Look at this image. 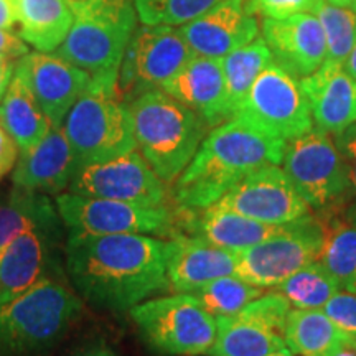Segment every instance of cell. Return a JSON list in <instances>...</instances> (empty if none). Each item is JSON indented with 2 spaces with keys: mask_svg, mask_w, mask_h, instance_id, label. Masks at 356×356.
I'll return each mask as SVG.
<instances>
[{
  "mask_svg": "<svg viewBox=\"0 0 356 356\" xmlns=\"http://www.w3.org/2000/svg\"><path fill=\"white\" fill-rule=\"evenodd\" d=\"M65 270L83 300L108 312H127L170 287L165 243L150 234L70 229Z\"/></svg>",
  "mask_w": 356,
  "mask_h": 356,
  "instance_id": "1",
  "label": "cell"
},
{
  "mask_svg": "<svg viewBox=\"0 0 356 356\" xmlns=\"http://www.w3.org/2000/svg\"><path fill=\"white\" fill-rule=\"evenodd\" d=\"M284 149L286 140L231 118L207 134L195 157L173 181L172 202L181 210H204L248 173L264 165H279Z\"/></svg>",
  "mask_w": 356,
  "mask_h": 356,
  "instance_id": "2",
  "label": "cell"
},
{
  "mask_svg": "<svg viewBox=\"0 0 356 356\" xmlns=\"http://www.w3.org/2000/svg\"><path fill=\"white\" fill-rule=\"evenodd\" d=\"M127 108L139 152L160 180L173 184L211 127L163 89L142 92L127 102Z\"/></svg>",
  "mask_w": 356,
  "mask_h": 356,
  "instance_id": "3",
  "label": "cell"
},
{
  "mask_svg": "<svg viewBox=\"0 0 356 356\" xmlns=\"http://www.w3.org/2000/svg\"><path fill=\"white\" fill-rule=\"evenodd\" d=\"M65 277H47L0 305V356H42L63 340L81 312Z\"/></svg>",
  "mask_w": 356,
  "mask_h": 356,
  "instance_id": "4",
  "label": "cell"
},
{
  "mask_svg": "<svg viewBox=\"0 0 356 356\" xmlns=\"http://www.w3.org/2000/svg\"><path fill=\"white\" fill-rule=\"evenodd\" d=\"M119 73L91 76L66 115L63 129L79 167L111 160L137 149L132 118L118 88Z\"/></svg>",
  "mask_w": 356,
  "mask_h": 356,
  "instance_id": "5",
  "label": "cell"
},
{
  "mask_svg": "<svg viewBox=\"0 0 356 356\" xmlns=\"http://www.w3.org/2000/svg\"><path fill=\"white\" fill-rule=\"evenodd\" d=\"M73 24L56 55L96 74L119 73L137 29L132 0H70Z\"/></svg>",
  "mask_w": 356,
  "mask_h": 356,
  "instance_id": "6",
  "label": "cell"
},
{
  "mask_svg": "<svg viewBox=\"0 0 356 356\" xmlns=\"http://www.w3.org/2000/svg\"><path fill=\"white\" fill-rule=\"evenodd\" d=\"M282 168L312 211L335 216L353 207L348 173L330 134L314 127L286 142Z\"/></svg>",
  "mask_w": 356,
  "mask_h": 356,
  "instance_id": "7",
  "label": "cell"
},
{
  "mask_svg": "<svg viewBox=\"0 0 356 356\" xmlns=\"http://www.w3.org/2000/svg\"><path fill=\"white\" fill-rule=\"evenodd\" d=\"M129 312L140 337L157 353L202 356L215 343L216 318L193 293L144 300Z\"/></svg>",
  "mask_w": 356,
  "mask_h": 356,
  "instance_id": "8",
  "label": "cell"
},
{
  "mask_svg": "<svg viewBox=\"0 0 356 356\" xmlns=\"http://www.w3.org/2000/svg\"><path fill=\"white\" fill-rule=\"evenodd\" d=\"M328 231V222L312 213L289 222L279 234L239 252L236 275L261 289L277 287L289 275L320 259Z\"/></svg>",
  "mask_w": 356,
  "mask_h": 356,
  "instance_id": "9",
  "label": "cell"
},
{
  "mask_svg": "<svg viewBox=\"0 0 356 356\" xmlns=\"http://www.w3.org/2000/svg\"><path fill=\"white\" fill-rule=\"evenodd\" d=\"M233 118L286 142L314 129L300 81L274 61L261 71Z\"/></svg>",
  "mask_w": 356,
  "mask_h": 356,
  "instance_id": "10",
  "label": "cell"
},
{
  "mask_svg": "<svg viewBox=\"0 0 356 356\" xmlns=\"http://www.w3.org/2000/svg\"><path fill=\"white\" fill-rule=\"evenodd\" d=\"M55 204L68 229L92 234H175V210L168 204L144 207L71 191L56 195Z\"/></svg>",
  "mask_w": 356,
  "mask_h": 356,
  "instance_id": "11",
  "label": "cell"
},
{
  "mask_svg": "<svg viewBox=\"0 0 356 356\" xmlns=\"http://www.w3.org/2000/svg\"><path fill=\"white\" fill-rule=\"evenodd\" d=\"M193 56L178 26H137L119 68V95L127 102L160 89Z\"/></svg>",
  "mask_w": 356,
  "mask_h": 356,
  "instance_id": "12",
  "label": "cell"
},
{
  "mask_svg": "<svg viewBox=\"0 0 356 356\" xmlns=\"http://www.w3.org/2000/svg\"><path fill=\"white\" fill-rule=\"evenodd\" d=\"M68 190L84 197L118 200L144 207L168 204L167 184L160 180L137 149L104 162L78 167Z\"/></svg>",
  "mask_w": 356,
  "mask_h": 356,
  "instance_id": "13",
  "label": "cell"
},
{
  "mask_svg": "<svg viewBox=\"0 0 356 356\" xmlns=\"http://www.w3.org/2000/svg\"><path fill=\"white\" fill-rule=\"evenodd\" d=\"M251 220L284 226L312 213V208L279 165L256 168L215 203Z\"/></svg>",
  "mask_w": 356,
  "mask_h": 356,
  "instance_id": "14",
  "label": "cell"
},
{
  "mask_svg": "<svg viewBox=\"0 0 356 356\" xmlns=\"http://www.w3.org/2000/svg\"><path fill=\"white\" fill-rule=\"evenodd\" d=\"M65 234L25 231L0 251V305L47 277H65Z\"/></svg>",
  "mask_w": 356,
  "mask_h": 356,
  "instance_id": "15",
  "label": "cell"
},
{
  "mask_svg": "<svg viewBox=\"0 0 356 356\" xmlns=\"http://www.w3.org/2000/svg\"><path fill=\"white\" fill-rule=\"evenodd\" d=\"M17 70L32 88L51 127L63 126L66 115L91 81V74L56 53L30 51L17 60Z\"/></svg>",
  "mask_w": 356,
  "mask_h": 356,
  "instance_id": "16",
  "label": "cell"
},
{
  "mask_svg": "<svg viewBox=\"0 0 356 356\" xmlns=\"http://www.w3.org/2000/svg\"><path fill=\"white\" fill-rule=\"evenodd\" d=\"M261 38L274 63L299 81L314 74L327 58L322 25L314 13H299L282 20L264 19Z\"/></svg>",
  "mask_w": 356,
  "mask_h": 356,
  "instance_id": "17",
  "label": "cell"
},
{
  "mask_svg": "<svg viewBox=\"0 0 356 356\" xmlns=\"http://www.w3.org/2000/svg\"><path fill=\"white\" fill-rule=\"evenodd\" d=\"M178 29L193 55L220 60L254 42L261 33L259 22L249 12L246 0H225Z\"/></svg>",
  "mask_w": 356,
  "mask_h": 356,
  "instance_id": "18",
  "label": "cell"
},
{
  "mask_svg": "<svg viewBox=\"0 0 356 356\" xmlns=\"http://www.w3.org/2000/svg\"><path fill=\"white\" fill-rule=\"evenodd\" d=\"M165 251L168 284L178 293H191L211 280L236 275L238 254L197 236H172Z\"/></svg>",
  "mask_w": 356,
  "mask_h": 356,
  "instance_id": "19",
  "label": "cell"
},
{
  "mask_svg": "<svg viewBox=\"0 0 356 356\" xmlns=\"http://www.w3.org/2000/svg\"><path fill=\"white\" fill-rule=\"evenodd\" d=\"M167 95L193 109L210 127L229 121L225 71L220 58L193 55L162 88Z\"/></svg>",
  "mask_w": 356,
  "mask_h": 356,
  "instance_id": "20",
  "label": "cell"
},
{
  "mask_svg": "<svg viewBox=\"0 0 356 356\" xmlns=\"http://www.w3.org/2000/svg\"><path fill=\"white\" fill-rule=\"evenodd\" d=\"M78 167L63 126L51 127L37 145L20 152L12 181L43 195H60L70 186Z\"/></svg>",
  "mask_w": 356,
  "mask_h": 356,
  "instance_id": "21",
  "label": "cell"
},
{
  "mask_svg": "<svg viewBox=\"0 0 356 356\" xmlns=\"http://www.w3.org/2000/svg\"><path fill=\"white\" fill-rule=\"evenodd\" d=\"M309 101L314 127L335 136L356 124V79L341 65L323 63L300 79Z\"/></svg>",
  "mask_w": 356,
  "mask_h": 356,
  "instance_id": "22",
  "label": "cell"
},
{
  "mask_svg": "<svg viewBox=\"0 0 356 356\" xmlns=\"http://www.w3.org/2000/svg\"><path fill=\"white\" fill-rule=\"evenodd\" d=\"M65 222L47 195L13 185L0 198V251L25 231L40 229L65 234Z\"/></svg>",
  "mask_w": 356,
  "mask_h": 356,
  "instance_id": "23",
  "label": "cell"
},
{
  "mask_svg": "<svg viewBox=\"0 0 356 356\" xmlns=\"http://www.w3.org/2000/svg\"><path fill=\"white\" fill-rule=\"evenodd\" d=\"M0 126L15 140L20 152L37 145L51 129L32 88L17 70V65L12 81L0 101Z\"/></svg>",
  "mask_w": 356,
  "mask_h": 356,
  "instance_id": "24",
  "label": "cell"
},
{
  "mask_svg": "<svg viewBox=\"0 0 356 356\" xmlns=\"http://www.w3.org/2000/svg\"><path fill=\"white\" fill-rule=\"evenodd\" d=\"M13 8L19 37L37 51H56L73 24L70 0H13Z\"/></svg>",
  "mask_w": 356,
  "mask_h": 356,
  "instance_id": "25",
  "label": "cell"
},
{
  "mask_svg": "<svg viewBox=\"0 0 356 356\" xmlns=\"http://www.w3.org/2000/svg\"><path fill=\"white\" fill-rule=\"evenodd\" d=\"M346 337L320 309L289 312L282 335L292 356H323Z\"/></svg>",
  "mask_w": 356,
  "mask_h": 356,
  "instance_id": "26",
  "label": "cell"
},
{
  "mask_svg": "<svg viewBox=\"0 0 356 356\" xmlns=\"http://www.w3.org/2000/svg\"><path fill=\"white\" fill-rule=\"evenodd\" d=\"M275 353H291L280 335L238 317L216 318V338L208 356H270Z\"/></svg>",
  "mask_w": 356,
  "mask_h": 356,
  "instance_id": "27",
  "label": "cell"
},
{
  "mask_svg": "<svg viewBox=\"0 0 356 356\" xmlns=\"http://www.w3.org/2000/svg\"><path fill=\"white\" fill-rule=\"evenodd\" d=\"M221 63L225 71L228 109L233 118L261 71L273 63V55L264 40L257 37L254 42L236 48L229 55L221 58Z\"/></svg>",
  "mask_w": 356,
  "mask_h": 356,
  "instance_id": "28",
  "label": "cell"
},
{
  "mask_svg": "<svg viewBox=\"0 0 356 356\" xmlns=\"http://www.w3.org/2000/svg\"><path fill=\"white\" fill-rule=\"evenodd\" d=\"M340 289L337 279L318 259L289 275L275 287V291L284 293L296 309L318 310Z\"/></svg>",
  "mask_w": 356,
  "mask_h": 356,
  "instance_id": "29",
  "label": "cell"
},
{
  "mask_svg": "<svg viewBox=\"0 0 356 356\" xmlns=\"http://www.w3.org/2000/svg\"><path fill=\"white\" fill-rule=\"evenodd\" d=\"M320 262L343 291L356 293V226L333 220Z\"/></svg>",
  "mask_w": 356,
  "mask_h": 356,
  "instance_id": "30",
  "label": "cell"
},
{
  "mask_svg": "<svg viewBox=\"0 0 356 356\" xmlns=\"http://www.w3.org/2000/svg\"><path fill=\"white\" fill-rule=\"evenodd\" d=\"M193 293L215 318H229L262 293L261 287L252 286L239 275H225L197 289Z\"/></svg>",
  "mask_w": 356,
  "mask_h": 356,
  "instance_id": "31",
  "label": "cell"
},
{
  "mask_svg": "<svg viewBox=\"0 0 356 356\" xmlns=\"http://www.w3.org/2000/svg\"><path fill=\"white\" fill-rule=\"evenodd\" d=\"M312 13L318 19L325 35V63L343 66L356 40V10L318 0Z\"/></svg>",
  "mask_w": 356,
  "mask_h": 356,
  "instance_id": "32",
  "label": "cell"
},
{
  "mask_svg": "<svg viewBox=\"0 0 356 356\" xmlns=\"http://www.w3.org/2000/svg\"><path fill=\"white\" fill-rule=\"evenodd\" d=\"M225 0H132L144 25L181 26L210 12Z\"/></svg>",
  "mask_w": 356,
  "mask_h": 356,
  "instance_id": "33",
  "label": "cell"
},
{
  "mask_svg": "<svg viewBox=\"0 0 356 356\" xmlns=\"http://www.w3.org/2000/svg\"><path fill=\"white\" fill-rule=\"evenodd\" d=\"M291 307V302L284 293H280L279 291H270L267 293H261L254 300L249 302L236 317L282 337L287 315L292 310Z\"/></svg>",
  "mask_w": 356,
  "mask_h": 356,
  "instance_id": "34",
  "label": "cell"
},
{
  "mask_svg": "<svg viewBox=\"0 0 356 356\" xmlns=\"http://www.w3.org/2000/svg\"><path fill=\"white\" fill-rule=\"evenodd\" d=\"M318 0H246L249 12L264 19L282 20L299 13H312Z\"/></svg>",
  "mask_w": 356,
  "mask_h": 356,
  "instance_id": "35",
  "label": "cell"
},
{
  "mask_svg": "<svg viewBox=\"0 0 356 356\" xmlns=\"http://www.w3.org/2000/svg\"><path fill=\"white\" fill-rule=\"evenodd\" d=\"M325 315L346 335L356 333V293L340 289L323 307Z\"/></svg>",
  "mask_w": 356,
  "mask_h": 356,
  "instance_id": "36",
  "label": "cell"
},
{
  "mask_svg": "<svg viewBox=\"0 0 356 356\" xmlns=\"http://www.w3.org/2000/svg\"><path fill=\"white\" fill-rule=\"evenodd\" d=\"M333 140H335L338 152H340L341 159H343L345 162L351 195H353L356 204V124L346 127L345 131L335 134V136H333Z\"/></svg>",
  "mask_w": 356,
  "mask_h": 356,
  "instance_id": "37",
  "label": "cell"
},
{
  "mask_svg": "<svg viewBox=\"0 0 356 356\" xmlns=\"http://www.w3.org/2000/svg\"><path fill=\"white\" fill-rule=\"evenodd\" d=\"M19 145L6 132V129L0 126V180L15 167L19 160Z\"/></svg>",
  "mask_w": 356,
  "mask_h": 356,
  "instance_id": "38",
  "label": "cell"
},
{
  "mask_svg": "<svg viewBox=\"0 0 356 356\" xmlns=\"http://www.w3.org/2000/svg\"><path fill=\"white\" fill-rule=\"evenodd\" d=\"M0 53L10 60H20L26 53H30L29 44L19 37L13 30L0 29Z\"/></svg>",
  "mask_w": 356,
  "mask_h": 356,
  "instance_id": "39",
  "label": "cell"
},
{
  "mask_svg": "<svg viewBox=\"0 0 356 356\" xmlns=\"http://www.w3.org/2000/svg\"><path fill=\"white\" fill-rule=\"evenodd\" d=\"M0 29H17V15L15 8H13V0H0Z\"/></svg>",
  "mask_w": 356,
  "mask_h": 356,
  "instance_id": "40",
  "label": "cell"
},
{
  "mask_svg": "<svg viewBox=\"0 0 356 356\" xmlns=\"http://www.w3.org/2000/svg\"><path fill=\"white\" fill-rule=\"evenodd\" d=\"M15 65L17 61L12 60L6 65H0V101H2L3 95H6L8 84L12 81L13 73H15Z\"/></svg>",
  "mask_w": 356,
  "mask_h": 356,
  "instance_id": "41",
  "label": "cell"
},
{
  "mask_svg": "<svg viewBox=\"0 0 356 356\" xmlns=\"http://www.w3.org/2000/svg\"><path fill=\"white\" fill-rule=\"evenodd\" d=\"M323 356H356V343L348 335L345 340H341L340 343L333 346V348Z\"/></svg>",
  "mask_w": 356,
  "mask_h": 356,
  "instance_id": "42",
  "label": "cell"
},
{
  "mask_svg": "<svg viewBox=\"0 0 356 356\" xmlns=\"http://www.w3.org/2000/svg\"><path fill=\"white\" fill-rule=\"evenodd\" d=\"M343 68H345V71L350 74L351 78L356 79V40H355L353 48H351L348 58H346V60H345Z\"/></svg>",
  "mask_w": 356,
  "mask_h": 356,
  "instance_id": "43",
  "label": "cell"
},
{
  "mask_svg": "<svg viewBox=\"0 0 356 356\" xmlns=\"http://www.w3.org/2000/svg\"><path fill=\"white\" fill-rule=\"evenodd\" d=\"M76 356H115L113 351L106 346H91V348L79 351Z\"/></svg>",
  "mask_w": 356,
  "mask_h": 356,
  "instance_id": "44",
  "label": "cell"
},
{
  "mask_svg": "<svg viewBox=\"0 0 356 356\" xmlns=\"http://www.w3.org/2000/svg\"><path fill=\"white\" fill-rule=\"evenodd\" d=\"M327 2L335 3V6H341V7H348L356 10V0H327Z\"/></svg>",
  "mask_w": 356,
  "mask_h": 356,
  "instance_id": "45",
  "label": "cell"
},
{
  "mask_svg": "<svg viewBox=\"0 0 356 356\" xmlns=\"http://www.w3.org/2000/svg\"><path fill=\"white\" fill-rule=\"evenodd\" d=\"M346 221L350 222V225L356 226V204H353V207H350L348 210H346Z\"/></svg>",
  "mask_w": 356,
  "mask_h": 356,
  "instance_id": "46",
  "label": "cell"
},
{
  "mask_svg": "<svg viewBox=\"0 0 356 356\" xmlns=\"http://www.w3.org/2000/svg\"><path fill=\"white\" fill-rule=\"evenodd\" d=\"M8 61H12L10 58H7L6 55H2V53H0V65H6V63H8Z\"/></svg>",
  "mask_w": 356,
  "mask_h": 356,
  "instance_id": "47",
  "label": "cell"
},
{
  "mask_svg": "<svg viewBox=\"0 0 356 356\" xmlns=\"http://www.w3.org/2000/svg\"><path fill=\"white\" fill-rule=\"evenodd\" d=\"M270 356H292L291 353H275V355H270Z\"/></svg>",
  "mask_w": 356,
  "mask_h": 356,
  "instance_id": "48",
  "label": "cell"
},
{
  "mask_svg": "<svg viewBox=\"0 0 356 356\" xmlns=\"http://www.w3.org/2000/svg\"><path fill=\"white\" fill-rule=\"evenodd\" d=\"M350 338H351V340H353L355 343H356V333H353V335H350Z\"/></svg>",
  "mask_w": 356,
  "mask_h": 356,
  "instance_id": "49",
  "label": "cell"
}]
</instances>
